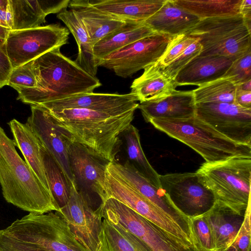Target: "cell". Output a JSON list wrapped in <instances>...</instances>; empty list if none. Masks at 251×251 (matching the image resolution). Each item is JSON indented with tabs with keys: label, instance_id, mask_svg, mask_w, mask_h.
<instances>
[{
	"label": "cell",
	"instance_id": "obj_4",
	"mask_svg": "<svg viewBox=\"0 0 251 251\" xmlns=\"http://www.w3.org/2000/svg\"><path fill=\"white\" fill-rule=\"evenodd\" d=\"M0 236L21 251H87L58 211L29 213L0 230Z\"/></svg>",
	"mask_w": 251,
	"mask_h": 251
},
{
	"label": "cell",
	"instance_id": "obj_7",
	"mask_svg": "<svg viewBox=\"0 0 251 251\" xmlns=\"http://www.w3.org/2000/svg\"><path fill=\"white\" fill-rule=\"evenodd\" d=\"M186 34L198 39L200 55L223 56L233 62L251 48V30L240 14L201 19Z\"/></svg>",
	"mask_w": 251,
	"mask_h": 251
},
{
	"label": "cell",
	"instance_id": "obj_39",
	"mask_svg": "<svg viewBox=\"0 0 251 251\" xmlns=\"http://www.w3.org/2000/svg\"><path fill=\"white\" fill-rule=\"evenodd\" d=\"M190 220L192 232L201 251H214L212 233L203 215Z\"/></svg>",
	"mask_w": 251,
	"mask_h": 251
},
{
	"label": "cell",
	"instance_id": "obj_20",
	"mask_svg": "<svg viewBox=\"0 0 251 251\" xmlns=\"http://www.w3.org/2000/svg\"><path fill=\"white\" fill-rule=\"evenodd\" d=\"M245 215L217 200L203 214L212 233L214 251H226L229 248L237 237Z\"/></svg>",
	"mask_w": 251,
	"mask_h": 251
},
{
	"label": "cell",
	"instance_id": "obj_5",
	"mask_svg": "<svg viewBox=\"0 0 251 251\" xmlns=\"http://www.w3.org/2000/svg\"><path fill=\"white\" fill-rule=\"evenodd\" d=\"M155 128L194 150L206 162L234 156L251 157V146L235 142L222 135L196 115L181 119H152Z\"/></svg>",
	"mask_w": 251,
	"mask_h": 251
},
{
	"label": "cell",
	"instance_id": "obj_27",
	"mask_svg": "<svg viewBox=\"0 0 251 251\" xmlns=\"http://www.w3.org/2000/svg\"><path fill=\"white\" fill-rule=\"evenodd\" d=\"M144 70L130 87V92L137 97L140 102L164 97L176 90L174 81L163 75L157 62Z\"/></svg>",
	"mask_w": 251,
	"mask_h": 251
},
{
	"label": "cell",
	"instance_id": "obj_37",
	"mask_svg": "<svg viewBox=\"0 0 251 251\" xmlns=\"http://www.w3.org/2000/svg\"><path fill=\"white\" fill-rule=\"evenodd\" d=\"M7 85L15 90L35 87L36 80L33 72L32 61L12 69Z\"/></svg>",
	"mask_w": 251,
	"mask_h": 251
},
{
	"label": "cell",
	"instance_id": "obj_26",
	"mask_svg": "<svg viewBox=\"0 0 251 251\" xmlns=\"http://www.w3.org/2000/svg\"><path fill=\"white\" fill-rule=\"evenodd\" d=\"M156 33L144 22L127 21L117 30L106 35L93 46V54L97 64L110 53L142 38Z\"/></svg>",
	"mask_w": 251,
	"mask_h": 251
},
{
	"label": "cell",
	"instance_id": "obj_34",
	"mask_svg": "<svg viewBox=\"0 0 251 251\" xmlns=\"http://www.w3.org/2000/svg\"><path fill=\"white\" fill-rule=\"evenodd\" d=\"M196 104L234 103L236 86L222 77L192 90Z\"/></svg>",
	"mask_w": 251,
	"mask_h": 251
},
{
	"label": "cell",
	"instance_id": "obj_14",
	"mask_svg": "<svg viewBox=\"0 0 251 251\" xmlns=\"http://www.w3.org/2000/svg\"><path fill=\"white\" fill-rule=\"evenodd\" d=\"M76 240L87 251H98L99 234L102 218L99 207L95 210L91 203L71 183L69 200L60 208Z\"/></svg>",
	"mask_w": 251,
	"mask_h": 251
},
{
	"label": "cell",
	"instance_id": "obj_24",
	"mask_svg": "<svg viewBox=\"0 0 251 251\" xmlns=\"http://www.w3.org/2000/svg\"><path fill=\"white\" fill-rule=\"evenodd\" d=\"M8 125L16 146L21 151L25 162L45 188L51 193L43 161L41 142L26 123H22L14 119Z\"/></svg>",
	"mask_w": 251,
	"mask_h": 251
},
{
	"label": "cell",
	"instance_id": "obj_31",
	"mask_svg": "<svg viewBox=\"0 0 251 251\" xmlns=\"http://www.w3.org/2000/svg\"><path fill=\"white\" fill-rule=\"evenodd\" d=\"M200 19L240 14L242 0H174Z\"/></svg>",
	"mask_w": 251,
	"mask_h": 251
},
{
	"label": "cell",
	"instance_id": "obj_35",
	"mask_svg": "<svg viewBox=\"0 0 251 251\" xmlns=\"http://www.w3.org/2000/svg\"><path fill=\"white\" fill-rule=\"evenodd\" d=\"M223 77L235 86L251 80V48L232 62Z\"/></svg>",
	"mask_w": 251,
	"mask_h": 251
},
{
	"label": "cell",
	"instance_id": "obj_43",
	"mask_svg": "<svg viewBox=\"0 0 251 251\" xmlns=\"http://www.w3.org/2000/svg\"><path fill=\"white\" fill-rule=\"evenodd\" d=\"M240 14L246 21H251V0H242Z\"/></svg>",
	"mask_w": 251,
	"mask_h": 251
},
{
	"label": "cell",
	"instance_id": "obj_41",
	"mask_svg": "<svg viewBox=\"0 0 251 251\" xmlns=\"http://www.w3.org/2000/svg\"><path fill=\"white\" fill-rule=\"evenodd\" d=\"M4 41L0 38V86L7 85L12 70L4 46Z\"/></svg>",
	"mask_w": 251,
	"mask_h": 251
},
{
	"label": "cell",
	"instance_id": "obj_49",
	"mask_svg": "<svg viewBox=\"0 0 251 251\" xmlns=\"http://www.w3.org/2000/svg\"><path fill=\"white\" fill-rule=\"evenodd\" d=\"M0 88H1V87H0Z\"/></svg>",
	"mask_w": 251,
	"mask_h": 251
},
{
	"label": "cell",
	"instance_id": "obj_29",
	"mask_svg": "<svg viewBox=\"0 0 251 251\" xmlns=\"http://www.w3.org/2000/svg\"><path fill=\"white\" fill-rule=\"evenodd\" d=\"M57 17L65 24L76 42L78 52L75 61L89 75L96 77L98 66L93 54V45L83 23L71 9L62 10Z\"/></svg>",
	"mask_w": 251,
	"mask_h": 251
},
{
	"label": "cell",
	"instance_id": "obj_47",
	"mask_svg": "<svg viewBox=\"0 0 251 251\" xmlns=\"http://www.w3.org/2000/svg\"><path fill=\"white\" fill-rule=\"evenodd\" d=\"M10 30L0 26V38L2 40H5Z\"/></svg>",
	"mask_w": 251,
	"mask_h": 251
},
{
	"label": "cell",
	"instance_id": "obj_1",
	"mask_svg": "<svg viewBox=\"0 0 251 251\" xmlns=\"http://www.w3.org/2000/svg\"><path fill=\"white\" fill-rule=\"evenodd\" d=\"M60 48L53 49L32 60L36 86L17 89V100L41 105L79 94L93 92L101 85L100 80L64 56Z\"/></svg>",
	"mask_w": 251,
	"mask_h": 251
},
{
	"label": "cell",
	"instance_id": "obj_28",
	"mask_svg": "<svg viewBox=\"0 0 251 251\" xmlns=\"http://www.w3.org/2000/svg\"><path fill=\"white\" fill-rule=\"evenodd\" d=\"M98 251H151L148 246L120 224L102 218Z\"/></svg>",
	"mask_w": 251,
	"mask_h": 251
},
{
	"label": "cell",
	"instance_id": "obj_40",
	"mask_svg": "<svg viewBox=\"0 0 251 251\" xmlns=\"http://www.w3.org/2000/svg\"><path fill=\"white\" fill-rule=\"evenodd\" d=\"M251 203L246 210L244 220L237 237L226 251H251Z\"/></svg>",
	"mask_w": 251,
	"mask_h": 251
},
{
	"label": "cell",
	"instance_id": "obj_46",
	"mask_svg": "<svg viewBox=\"0 0 251 251\" xmlns=\"http://www.w3.org/2000/svg\"><path fill=\"white\" fill-rule=\"evenodd\" d=\"M236 87L243 91H251V80L237 85Z\"/></svg>",
	"mask_w": 251,
	"mask_h": 251
},
{
	"label": "cell",
	"instance_id": "obj_36",
	"mask_svg": "<svg viewBox=\"0 0 251 251\" xmlns=\"http://www.w3.org/2000/svg\"><path fill=\"white\" fill-rule=\"evenodd\" d=\"M201 50L202 47L197 39L171 63L165 66L159 65L161 72L168 79L174 80L178 73L192 59L199 55Z\"/></svg>",
	"mask_w": 251,
	"mask_h": 251
},
{
	"label": "cell",
	"instance_id": "obj_32",
	"mask_svg": "<svg viewBox=\"0 0 251 251\" xmlns=\"http://www.w3.org/2000/svg\"><path fill=\"white\" fill-rule=\"evenodd\" d=\"M41 153L50 191L60 208L65 205L69 200L71 183L42 144Z\"/></svg>",
	"mask_w": 251,
	"mask_h": 251
},
{
	"label": "cell",
	"instance_id": "obj_19",
	"mask_svg": "<svg viewBox=\"0 0 251 251\" xmlns=\"http://www.w3.org/2000/svg\"><path fill=\"white\" fill-rule=\"evenodd\" d=\"M145 120L181 119L196 115V103L193 91L175 90L170 94L157 99L139 103L138 107Z\"/></svg>",
	"mask_w": 251,
	"mask_h": 251
},
{
	"label": "cell",
	"instance_id": "obj_17",
	"mask_svg": "<svg viewBox=\"0 0 251 251\" xmlns=\"http://www.w3.org/2000/svg\"><path fill=\"white\" fill-rule=\"evenodd\" d=\"M109 164L117 173L141 195L171 217L182 228L195 238L191 228L190 219L174 206L162 188H158L151 184L128 160L124 164L116 161L110 162Z\"/></svg>",
	"mask_w": 251,
	"mask_h": 251
},
{
	"label": "cell",
	"instance_id": "obj_15",
	"mask_svg": "<svg viewBox=\"0 0 251 251\" xmlns=\"http://www.w3.org/2000/svg\"><path fill=\"white\" fill-rule=\"evenodd\" d=\"M26 124L60 166L71 183L74 181L69 160V148L74 141L71 135L59 126L49 111L39 105L31 106Z\"/></svg>",
	"mask_w": 251,
	"mask_h": 251
},
{
	"label": "cell",
	"instance_id": "obj_22",
	"mask_svg": "<svg viewBox=\"0 0 251 251\" xmlns=\"http://www.w3.org/2000/svg\"><path fill=\"white\" fill-rule=\"evenodd\" d=\"M200 20L177 5L174 0H166L162 7L144 23L156 33L173 38L186 34Z\"/></svg>",
	"mask_w": 251,
	"mask_h": 251
},
{
	"label": "cell",
	"instance_id": "obj_16",
	"mask_svg": "<svg viewBox=\"0 0 251 251\" xmlns=\"http://www.w3.org/2000/svg\"><path fill=\"white\" fill-rule=\"evenodd\" d=\"M69 160L74 181L79 192L91 203V195L101 200L104 195L105 173L109 161L87 148L73 142Z\"/></svg>",
	"mask_w": 251,
	"mask_h": 251
},
{
	"label": "cell",
	"instance_id": "obj_21",
	"mask_svg": "<svg viewBox=\"0 0 251 251\" xmlns=\"http://www.w3.org/2000/svg\"><path fill=\"white\" fill-rule=\"evenodd\" d=\"M233 61L226 57L199 55L192 59L177 74L176 87L193 85L198 87L223 77Z\"/></svg>",
	"mask_w": 251,
	"mask_h": 251
},
{
	"label": "cell",
	"instance_id": "obj_33",
	"mask_svg": "<svg viewBox=\"0 0 251 251\" xmlns=\"http://www.w3.org/2000/svg\"><path fill=\"white\" fill-rule=\"evenodd\" d=\"M13 13L12 30L40 26L46 23L47 15L38 0H9Z\"/></svg>",
	"mask_w": 251,
	"mask_h": 251
},
{
	"label": "cell",
	"instance_id": "obj_45",
	"mask_svg": "<svg viewBox=\"0 0 251 251\" xmlns=\"http://www.w3.org/2000/svg\"><path fill=\"white\" fill-rule=\"evenodd\" d=\"M0 251H21L0 237Z\"/></svg>",
	"mask_w": 251,
	"mask_h": 251
},
{
	"label": "cell",
	"instance_id": "obj_30",
	"mask_svg": "<svg viewBox=\"0 0 251 251\" xmlns=\"http://www.w3.org/2000/svg\"><path fill=\"white\" fill-rule=\"evenodd\" d=\"M129 162L149 181L162 189L159 175L147 159L142 149L138 129L132 125L123 133Z\"/></svg>",
	"mask_w": 251,
	"mask_h": 251
},
{
	"label": "cell",
	"instance_id": "obj_42",
	"mask_svg": "<svg viewBox=\"0 0 251 251\" xmlns=\"http://www.w3.org/2000/svg\"><path fill=\"white\" fill-rule=\"evenodd\" d=\"M234 102L247 109H251V91H243L236 87Z\"/></svg>",
	"mask_w": 251,
	"mask_h": 251
},
{
	"label": "cell",
	"instance_id": "obj_48",
	"mask_svg": "<svg viewBox=\"0 0 251 251\" xmlns=\"http://www.w3.org/2000/svg\"><path fill=\"white\" fill-rule=\"evenodd\" d=\"M7 0H0V6L6 3Z\"/></svg>",
	"mask_w": 251,
	"mask_h": 251
},
{
	"label": "cell",
	"instance_id": "obj_18",
	"mask_svg": "<svg viewBox=\"0 0 251 251\" xmlns=\"http://www.w3.org/2000/svg\"><path fill=\"white\" fill-rule=\"evenodd\" d=\"M138 99L130 92L126 94L85 93L42 104L49 110L85 109L115 112L138 108Z\"/></svg>",
	"mask_w": 251,
	"mask_h": 251
},
{
	"label": "cell",
	"instance_id": "obj_12",
	"mask_svg": "<svg viewBox=\"0 0 251 251\" xmlns=\"http://www.w3.org/2000/svg\"><path fill=\"white\" fill-rule=\"evenodd\" d=\"M172 38L159 33L142 38L103 58L98 66L109 69L122 77L131 76L158 62Z\"/></svg>",
	"mask_w": 251,
	"mask_h": 251
},
{
	"label": "cell",
	"instance_id": "obj_25",
	"mask_svg": "<svg viewBox=\"0 0 251 251\" xmlns=\"http://www.w3.org/2000/svg\"><path fill=\"white\" fill-rule=\"evenodd\" d=\"M166 0H92L95 7L125 21L144 22L163 5Z\"/></svg>",
	"mask_w": 251,
	"mask_h": 251
},
{
	"label": "cell",
	"instance_id": "obj_8",
	"mask_svg": "<svg viewBox=\"0 0 251 251\" xmlns=\"http://www.w3.org/2000/svg\"><path fill=\"white\" fill-rule=\"evenodd\" d=\"M109 164L105 173L104 195L101 199V202L109 198L115 199L166 232L189 243L201 251L194 237L141 195L117 173Z\"/></svg>",
	"mask_w": 251,
	"mask_h": 251
},
{
	"label": "cell",
	"instance_id": "obj_10",
	"mask_svg": "<svg viewBox=\"0 0 251 251\" xmlns=\"http://www.w3.org/2000/svg\"><path fill=\"white\" fill-rule=\"evenodd\" d=\"M70 31L58 24L10 30L4 46L12 69L67 43Z\"/></svg>",
	"mask_w": 251,
	"mask_h": 251
},
{
	"label": "cell",
	"instance_id": "obj_13",
	"mask_svg": "<svg viewBox=\"0 0 251 251\" xmlns=\"http://www.w3.org/2000/svg\"><path fill=\"white\" fill-rule=\"evenodd\" d=\"M196 115L230 140L251 146V109L234 103L196 104Z\"/></svg>",
	"mask_w": 251,
	"mask_h": 251
},
{
	"label": "cell",
	"instance_id": "obj_9",
	"mask_svg": "<svg viewBox=\"0 0 251 251\" xmlns=\"http://www.w3.org/2000/svg\"><path fill=\"white\" fill-rule=\"evenodd\" d=\"M102 217L120 224L146 244L151 251H199L115 199H108L103 203Z\"/></svg>",
	"mask_w": 251,
	"mask_h": 251
},
{
	"label": "cell",
	"instance_id": "obj_38",
	"mask_svg": "<svg viewBox=\"0 0 251 251\" xmlns=\"http://www.w3.org/2000/svg\"><path fill=\"white\" fill-rule=\"evenodd\" d=\"M197 40V38L186 34L173 37L157 63L160 66L168 65Z\"/></svg>",
	"mask_w": 251,
	"mask_h": 251
},
{
	"label": "cell",
	"instance_id": "obj_2",
	"mask_svg": "<svg viewBox=\"0 0 251 251\" xmlns=\"http://www.w3.org/2000/svg\"><path fill=\"white\" fill-rule=\"evenodd\" d=\"M47 110L56 123L71 135L74 142L110 162L116 161L121 144L120 136L131 125L135 111Z\"/></svg>",
	"mask_w": 251,
	"mask_h": 251
},
{
	"label": "cell",
	"instance_id": "obj_3",
	"mask_svg": "<svg viewBox=\"0 0 251 251\" xmlns=\"http://www.w3.org/2000/svg\"><path fill=\"white\" fill-rule=\"evenodd\" d=\"M0 185L5 201L31 213L60 209L16 150V145L0 126Z\"/></svg>",
	"mask_w": 251,
	"mask_h": 251
},
{
	"label": "cell",
	"instance_id": "obj_44",
	"mask_svg": "<svg viewBox=\"0 0 251 251\" xmlns=\"http://www.w3.org/2000/svg\"><path fill=\"white\" fill-rule=\"evenodd\" d=\"M8 0L5 3L0 6V26L8 28L6 21H7V13H6V5Z\"/></svg>",
	"mask_w": 251,
	"mask_h": 251
},
{
	"label": "cell",
	"instance_id": "obj_23",
	"mask_svg": "<svg viewBox=\"0 0 251 251\" xmlns=\"http://www.w3.org/2000/svg\"><path fill=\"white\" fill-rule=\"evenodd\" d=\"M68 7L83 23L93 46L127 22L98 9L89 0H72Z\"/></svg>",
	"mask_w": 251,
	"mask_h": 251
},
{
	"label": "cell",
	"instance_id": "obj_11",
	"mask_svg": "<svg viewBox=\"0 0 251 251\" xmlns=\"http://www.w3.org/2000/svg\"><path fill=\"white\" fill-rule=\"evenodd\" d=\"M159 179L174 206L190 219L207 212L216 201L213 192L196 172L159 175Z\"/></svg>",
	"mask_w": 251,
	"mask_h": 251
},
{
	"label": "cell",
	"instance_id": "obj_6",
	"mask_svg": "<svg viewBox=\"0 0 251 251\" xmlns=\"http://www.w3.org/2000/svg\"><path fill=\"white\" fill-rule=\"evenodd\" d=\"M216 200L245 214L250 203L251 157L234 156L202 163L196 172Z\"/></svg>",
	"mask_w": 251,
	"mask_h": 251
}]
</instances>
